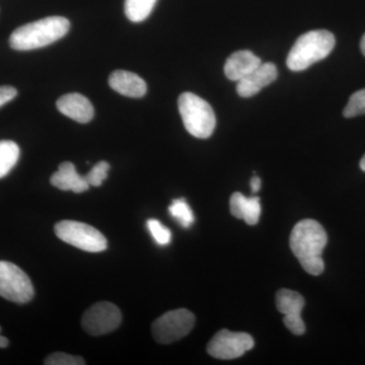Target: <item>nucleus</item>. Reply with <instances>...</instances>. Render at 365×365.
Instances as JSON below:
<instances>
[{"label":"nucleus","mask_w":365,"mask_h":365,"mask_svg":"<svg viewBox=\"0 0 365 365\" xmlns=\"http://www.w3.org/2000/svg\"><path fill=\"white\" fill-rule=\"evenodd\" d=\"M109 85L117 93L129 98H143L148 91L146 83L140 76L125 71L113 72Z\"/></svg>","instance_id":"nucleus-15"},{"label":"nucleus","mask_w":365,"mask_h":365,"mask_svg":"<svg viewBox=\"0 0 365 365\" xmlns=\"http://www.w3.org/2000/svg\"><path fill=\"white\" fill-rule=\"evenodd\" d=\"M121 322V312L114 304L101 302L86 309L81 325L90 335L102 336L116 330Z\"/></svg>","instance_id":"nucleus-9"},{"label":"nucleus","mask_w":365,"mask_h":365,"mask_svg":"<svg viewBox=\"0 0 365 365\" xmlns=\"http://www.w3.org/2000/svg\"><path fill=\"white\" fill-rule=\"evenodd\" d=\"M69 29L71 23L67 19L49 16L16 29L9 38V45L18 51L38 49L61 39Z\"/></svg>","instance_id":"nucleus-2"},{"label":"nucleus","mask_w":365,"mask_h":365,"mask_svg":"<svg viewBox=\"0 0 365 365\" xmlns=\"http://www.w3.org/2000/svg\"><path fill=\"white\" fill-rule=\"evenodd\" d=\"M52 186L62 191H72L74 193H83L90 189V184L86 177L76 172L73 163L66 162L59 165V169L50 179Z\"/></svg>","instance_id":"nucleus-14"},{"label":"nucleus","mask_w":365,"mask_h":365,"mask_svg":"<svg viewBox=\"0 0 365 365\" xmlns=\"http://www.w3.org/2000/svg\"><path fill=\"white\" fill-rule=\"evenodd\" d=\"M195 316L186 309L167 312L153 322L151 333L160 344H170L191 332Z\"/></svg>","instance_id":"nucleus-6"},{"label":"nucleus","mask_w":365,"mask_h":365,"mask_svg":"<svg viewBox=\"0 0 365 365\" xmlns=\"http://www.w3.org/2000/svg\"><path fill=\"white\" fill-rule=\"evenodd\" d=\"M261 179L258 176H254L251 180V189L254 193H257L261 189Z\"/></svg>","instance_id":"nucleus-25"},{"label":"nucleus","mask_w":365,"mask_h":365,"mask_svg":"<svg viewBox=\"0 0 365 365\" xmlns=\"http://www.w3.org/2000/svg\"><path fill=\"white\" fill-rule=\"evenodd\" d=\"M18 95V91L11 86H0V107L11 102Z\"/></svg>","instance_id":"nucleus-24"},{"label":"nucleus","mask_w":365,"mask_h":365,"mask_svg":"<svg viewBox=\"0 0 365 365\" xmlns=\"http://www.w3.org/2000/svg\"><path fill=\"white\" fill-rule=\"evenodd\" d=\"M360 49H361L362 54L365 56V34L362 37L361 42H360Z\"/></svg>","instance_id":"nucleus-27"},{"label":"nucleus","mask_w":365,"mask_h":365,"mask_svg":"<svg viewBox=\"0 0 365 365\" xmlns=\"http://www.w3.org/2000/svg\"><path fill=\"white\" fill-rule=\"evenodd\" d=\"M0 333H1V327H0ZM7 346H9V340L0 334V348H6Z\"/></svg>","instance_id":"nucleus-26"},{"label":"nucleus","mask_w":365,"mask_h":365,"mask_svg":"<svg viewBox=\"0 0 365 365\" xmlns=\"http://www.w3.org/2000/svg\"><path fill=\"white\" fill-rule=\"evenodd\" d=\"M56 105L60 113L78 123H88L95 115L90 100L81 93H72L62 96L57 101Z\"/></svg>","instance_id":"nucleus-12"},{"label":"nucleus","mask_w":365,"mask_h":365,"mask_svg":"<svg viewBox=\"0 0 365 365\" xmlns=\"http://www.w3.org/2000/svg\"><path fill=\"white\" fill-rule=\"evenodd\" d=\"M262 64L261 59L249 50L232 53L225 66V73L228 79L239 81L248 76Z\"/></svg>","instance_id":"nucleus-13"},{"label":"nucleus","mask_w":365,"mask_h":365,"mask_svg":"<svg viewBox=\"0 0 365 365\" xmlns=\"http://www.w3.org/2000/svg\"><path fill=\"white\" fill-rule=\"evenodd\" d=\"M364 114H365V88L353 93L343 111V115L346 118H353Z\"/></svg>","instance_id":"nucleus-21"},{"label":"nucleus","mask_w":365,"mask_h":365,"mask_svg":"<svg viewBox=\"0 0 365 365\" xmlns=\"http://www.w3.org/2000/svg\"><path fill=\"white\" fill-rule=\"evenodd\" d=\"M170 215L177 220L182 227L188 228L195 222L193 211L185 199H176L169 207Z\"/></svg>","instance_id":"nucleus-19"},{"label":"nucleus","mask_w":365,"mask_h":365,"mask_svg":"<svg viewBox=\"0 0 365 365\" xmlns=\"http://www.w3.org/2000/svg\"><path fill=\"white\" fill-rule=\"evenodd\" d=\"M253 337L242 332H230L227 329L213 336L207 345L209 355L215 359L230 360L239 359L254 347Z\"/></svg>","instance_id":"nucleus-8"},{"label":"nucleus","mask_w":365,"mask_h":365,"mask_svg":"<svg viewBox=\"0 0 365 365\" xmlns=\"http://www.w3.org/2000/svg\"><path fill=\"white\" fill-rule=\"evenodd\" d=\"M360 169L365 172V155L364 158H361V160H360Z\"/></svg>","instance_id":"nucleus-28"},{"label":"nucleus","mask_w":365,"mask_h":365,"mask_svg":"<svg viewBox=\"0 0 365 365\" xmlns=\"http://www.w3.org/2000/svg\"><path fill=\"white\" fill-rule=\"evenodd\" d=\"M110 170L109 163L103 162L98 163L86 175V179L90 186L100 187L108 178V172Z\"/></svg>","instance_id":"nucleus-22"},{"label":"nucleus","mask_w":365,"mask_h":365,"mask_svg":"<svg viewBox=\"0 0 365 365\" xmlns=\"http://www.w3.org/2000/svg\"><path fill=\"white\" fill-rule=\"evenodd\" d=\"M46 365H83L85 359L81 356H74L68 353L55 352L45 359Z\"/></svg>","instance_id":"nucleus-23"},{"label":"nucleus","mask_w":365,"mask_h":365,"mask_svg":"<svg viewBox=\"0 0 365 365\" xmlns=\"http://www.w3.org/2000/svg\"><path fill=\"white\" fill-rule=\"evenodd\" d=\"M20 158V148L11 140L0 141V179L7 176Z\"/></svg>","instance_id":"nucleus-17"},{"label":"nucleus","mask_w":365,"mask_h":365,"mask_svg":"<svg viewBox=\"0 0 365 365\" xmlns=\"http://www.w3.org/2000/svg\"><path fill=\"white\" fill-rule=\"evenodd\" d=\"M276 307L281 314H284L283 323L288 330L297 336L304 335L306 332V325L302 319L304 297L294 290L280 289L276 294Z\"/></svg>","instance_id":"nucleus-10"},{"label":"nucleus","mask_w":365,"mask_h":365,"mask_svg":"<svg viewBox=\"0 0 365 365\" xmlns=\"http://www.w3.org/2000/svg\"><path fill=\"white\" fill-rule=\"evenodd\" d=\"M35 290L30 277L16 264L0 261V297L16 304L33 299Z\"/></svg>","instance_id":"nucleus-7"},{"label":"nucleus","mask_w":365,"mask_h":365,"mask_svg":"<svg viewBox=\"0 0 365 365\" xmlns=\"http://www.w3.org/2000/svg\"><path fill=\"white\" fill-rule=\"evenodd\" d=\"M61 241L90 253H100L108 247L107 239L97 228L76 220H62L54 227Z\"/></svg>","instance_id":"nucleus-5"},{"label":"nucleus","mask_w":365,"mask_h":365,"mask_svg":"<svg viewBox=\"0 0 365 365\" xmlns=\"http://www.w3.org/2000/svg\"><path fill=\"white\" fill-rule=\"evenodd\" d=\"M230 209L232 216L244 220L247 225H257L260 220L261 203L258 197L247 198L240 192H235L230 197Z\"/></svg>","instance_id":"nucleus-16"},{"label":"nucleus","mask_w":365,"mask_h":365,"mask_svg":"<svg viewBox=\"0 0 365 365\" xmlns=\"http://www.w3.org/2000/svg\"><path fill=\"white\" fill-rule=\"evenodd\" d=\"M335 37L326 30L312 31L300 36L288 54L287 64L292 71H306L325 59L335 47Z\"/></svg>","instance_id":"nucleus-3"},{"label":"nucleus","mask_w":365,"mask_h":365,"mask_svg":"<svg viewBox=\"0 0 365 365\" xmlns=\"http://www.w3.org/2000/svg\"><path fill=\"white\" fill-rule=\"evenodd\" d=\"M146 227L153 235V240L160 246H168L172 241V232L169 228L165 227L163 223L155 218H151L146 222Z\"/></svg>","instance_id":"nucleus-20"},{"label":"nucleus","mask_w":365,"mask_h":365,"mask_svg":"<svg viewBox=\"0 0 365 365\" xmlns=\"http://www.w3.org/2000/svg\"><path fill=\"white\" fill-rule=\"evenodd\" d=\"M277 67L275 64L271 63V62L262 63L248 76L237 81V93L242 98L253 97L262 88L271 85L274 81L277 79Z\"/></svg>","instance_id":"nucleus-11"},{"label":"nucleus","mask_w":365,"mask_h":365,"mask_svg":"<svg viewBox=\"0 0 365 365\" xmlns=\"http://www.w3.org/2000/svg\"><path fill=\"white\" fill-rule=\"evenodd\" d=\"M328 242L325 228L314 220L297 222L290 235V249L300 265L311 275L324 272L325 263L322 255Z\"/></svg>","instance_id":"nucleus-1"},{"label":"nucleus","mask_w":365,"mask_h":365,"mask_svg":"<svg viewBox=\"0 0 365 365\" xmlns=\"http://www.w3.org/2000/svg\"><path fill=\"white\" fill-rule=\"evenodd\" d=\"M157 0H125V14L134 23H139L148 18Z\"/></svg>","instance_id":"nucleus-18"},{"label":"nucleus","mask_w":365,"mask_h":365,"mask_svg":"<svg viewBox=\"0 0 365 365\" xmlns=\"http://www.w3.org/2000/svg\"><path fill=\"white\" fill-rule=\"evenodd\" d=\"M179 111L185 128L197 138L206 139L212 135L216 118L212 107L205 100L192 93L180 96Z\"/></svg>","instance_id":"nucleus-4"}]
</instances>
